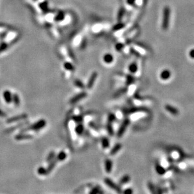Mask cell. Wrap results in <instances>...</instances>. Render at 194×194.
I'll return each instance as SVG.
<instances>
[{"label": "cell", "mask_w": 194, "mask_h": 194, "mask_svg": "<svg viewBox=\"0 0 194 194\" xmlns=\"http://www.w3.org/2000/svg\"><path fill=\"white\" fill-rule=\"evenodd\" d=\"M170 15H171V10L168 6L164 7L163 10V17H162V28L163 30H167L169 26L170 23Z\"/></svg>", "instance_id": "6da1fadb"}, {"label": "cell", "mask_w": 194, "mask_h": 194, "mask_svg": "<svg viewBox=\"0 0 194 194\" xmlns=\"http://www.w3.org/2000/svg\"><path fill=\"white\" fill-rule=\"evenodd\" d=\"M46 125V121L44 120H41L40 121H37L34 124L31 125L30 127L27 128H25L23 129L22 131H38L42 128H44Z\"/></svg>", "instance_id": "7a4b0ae2"}, {"label": "cell", "mask_w": 194, "mask_h": 194, "mask_svg": "<svg viewBox=\"0 0 194 194\" xmlns=\"http://www.w3.org/2000/svg\"><path fill=\"white\" fill-rule=\"evenodd\" d=\"M129 124H130V120H129L128 118H126V119L122 121L120 128L118 129V132H117V136H118V138H121L123 136Z\"/></svg>", "instance_id": "3957f363"}, {"label": "cell", "mask_w": 194, "mask_h": 194, "mask_svg": "<svg viewBox=\"0 0 194 194\" xmlns=\"http://www.w3.org/2000/svg\"><path fill=\"white\" fill-rule=\"evenodd\" d=\"M104 182L106 183V185L107 187H109V188H111L113 190H115L116 192L118 193H121V189L118 184H116V183H114L111 178H105L104 180Z\"/></svg>", "instance_id": "277c9868"}, {"label": "cell", "mask_w": 194, "mask_h": 194, "mask_svg": "<svg viewBox=\"0 0 194 194\" xmlns=\"http://www.w3.org/2000/svg\"><path fill=\"white\" fill-rule=\"evenodd\" d=\"M87 94L86 92H80V93H79V94H77V95H75V96H73V97L69 101L70 104L76 103V102H77L78 101H79V100H82V99H84V98H85L86 97H87Z\"/></svg>", "instance_id": "5b68a950"}, {"label": "cell", "mask_w": 194, "mask_h": 194, "mask_svg": "<svg viewBox=\"0 0 194 194\" xmlns=\"http://www.w3.org/2000/svg\"><path fill=\"white\" fill-rule=\"evenodd\" d=\"M97 77V73L96 72H94L93 73L91 74V77L89 79L88 82L87 84V88L89 89H91L93 86H94V83H95Z\"/></svg>", "instance_id": "8992f818"}, {"label": "cell", "mask_w": 194, "mask_h": 194, "mask_svg": "<svg viewBox=\"0 0 194 194\" xmlns=\"http://www.w3.org/2000/svg\"><path fill=\"white\" fill-rule=\"evenodd\" d=\"M27 118H28V116L26 115V114H22V115L16 116H14V117H12V118H9V119L7 120L6 122L7 123H12V122H16V121H21V120H26Z\"/></svg>", "instance_id": "52a82bcc"}, {"label": "cell", "mask_w": 194, "mask_h": 194, "mask_svg": "<svg viewBox=\"0 0 194 194\" xmlns=\"http://www.w3.org/2000/svg\"><path fill=\"white\" fill-rule=\"evenodd\" d=\"M165 109L167 111H168V113H170L173 116H177L179 113V111L174 106H171L170 104H166L165 106Z\"/></svg>", "instance_id": "ba28073f"}, {"label": "cell", "mask_w": 194, "mask_h": 194, "mask_svg": "<svg viewBox=\"0 0 194 194\" xmlns=\"http://www.w3.org/2000/svg\"><path fill=\"white\" fill-rule=\"evenodd\" d=\"M171 72L168 69H165L162 71L160 73V77L162 80H167L169 79L171 77Z\"/></svg>", "instance_id": "9c48e42d"}, {"label": "cell", "mask_w": 194, "mask_h": 194, "mask_svg": "<svg viewBox=\"0 0 194 194\" xmlns=\"http://www.w3.org/2000/svg\"><path fill=\"white\" fill-rule=\"evenodd\" d=\"M104 167L106 172L111 173L113 169V162L109 159H106L104 162Z\"/></svg>", "instance_id": "30bf717a"}, {"label": "cell", "mask_w": 194, "mask_h": 194, "mask_svg": "<svg viewBox=\"0 0 194 194\" xmlns=\"http://www.w3.org/2000/svg\"><path fill=\"white\" fill-rule=\"evenodd\" d=\"M121 148H122V145L121 143H117L116 145H114V146L112 148V149H111L110 151V155L111 156H113V155H115L118 152H119L120 150H121Z\"/></svg>", "instance_id": "8fae6325"}, {"label": "cell", "mask_w": 194, "mask_h": 194, "mask_svg": "<svg viewBox=\"0 0 194 194\" xmlns=\"http://www.w3.org/2000/svg\"><path fill=\"white\" fill-rule=\"evenodd\" d=\"M3 97H4V100L7 103H11L12 101V95L10 91H5L3 92Z\"/></svg>", "instance_id": "7c38bea8"}, {"label": "cell", "mask_w": 194, "mask_h": 194, "mask_svg": "<svg viewBox=\"0 0 194 194\" xmlns=\"http://www.w3.org/2000/svg\"><path fill=\"white\" fill-rule=\"evenodd\" d=\"M103 61L106 64H111V63L114 61V57H113V55L111 54V53H106V54L103 56Z\"/></svg>", "instance_id": "4fadbf2b"}, {"label": "cell", "mask_w": 194, "mask_h": 194, "mask_svg": "<svg viewBox=\"0 0 194 194\" xmlns=\"http://www.w3.org/2000/svg\"><path fill=\"white\" fill-rule=\"evenodd\" d=\"M33 138V136L30 134H20L16 135L15 136V139L16 140L18 141H21V140H30Z\"/></svg>", "instance_id": "5bb4252c"}, {"label": "cell", "mask_w": 194, "mask_h": 194, "mask_svg": "<svg viewBox=\"0 0 194 194\" xmlns=\"http://www.w3.org/2000/svg\"><path fill=\"white\" fill-rule=\"evenodd\" d=\"M155 170H156V172L158 173V175H164L166 173L165 169L159 163H156V165H155Z\"/></svg>", "instance_id": "9a60e30c"}, {"label": "cell", "mask_w": 194, "mask_h": 194, "mask_svg": "<svg viewBox=\"0 0 194 194\" xmlns=\"http://www.w3.org/2000/svg\"><path fill=\"white\" fill-rule=\"evenodd\" d=\"M138 67L136 62H132L128 66V70L131 73H136L138 71Z\"/></svg>", "instance_id": "2e32d148"}, {"label": "cell", "mask_w": 194, "mask_h": 194, "mask_svg": "<svg viewBox=\"0 0 194 194\" xmlns=\"http://www.w3.org/2000/svg\"><path fill=\"white\" fill-rule=\"evenodd\" d=\"M101 144H102V146L104 149H107L109 146L110 141L107 138L104 137L102 138V140H101Z\"/></svg>", "instance_id": "e0dca14e"}, {"label": "cell", "mask_w": 194, "mask_h": 194, "mask_svg": "<svg viewBox=\"0 0 194 194\" xmlns=\"http://www.w3.org/2000/svg\"><path fill=\"white\" fill-rule=\"evenodd\" d=\"M130 180L131 177L129 175H125L122 177H121V178L120 180V183L121 185L126 184V183H128L130 181Z\"/></svg>", "instance_id": "ac0fdd59"}, {"label": "cell", "mask_w": 194, "mask_h": 194, "mask_svg": "<svg viewBox=\"0 0 194 194\" xmlns=\"http://www.w3.org/2000/svg\"><path fill=\"white\" fill-rule=\"evenodd\" d=\"M84 126H83L81 123H79V124L75 127V132L77 134L80 135V134H82L83 132H84Z\"/></svg>", "instance_id": "d6986e66"}, {"label": "cell", "mask_w": 194, "mask_h": 194, "mask_svg": "<svg viewBox=\"0 0 194 194\" xmlns=\"http://www.w3.org/2000/svg\"><path fill=\"white\" fill-rule=\"evenodd\" d=\"M134 81H135V79H134V77L132 75H127L126 80V84L127 86H130L134 82Z\"/></svg>", "instance_id": "ffe728a7"}, {"label": "cell", "mask_w": 194, "mask_h": 194, "mask_svg": "<svg viewBox=\"0 0 194 194\" xmlns=\"http://www.w3.org/2000/svg\"><path fill=\"white\" fill-rule=\"evenodd\" d=\"M146 111V108L145 107H134V108L131 109L130 110H129L128 111V113H136V112H141V111Z\"/></svg>", "instance_id": "44dd1931"}, {"label": "cell", "mask_w": 194, "mask_h": 194, "mask_svg": "<svg viewBox=\"0 0 194 194\" xmlns=\"http://www.w3.org/2000/svg\"><path fill=\"white\" fill-rule=\"evenodd\" d=\"M67 157V154L65 153V152L62 151L61 152L59 153V154L58 155V156H57V161H59V162H62V161H64Z\"/></svg>", "instance_id": "7402d4cb"}, {"label": "cell", "mask_w": 194, "mask_h": 194, "mask_svg": "<svg viewBox=\"0 0 194 194\" xmlns=\"http://www.w3.org/2000/svg\"><path fill=\"white\" fill-rule=\"evenodd\" d=\"M107 131L108 132L110 136H113L114 135V129L113 127V123L111 122H107Z\"/></svg>", "instance_id": "603a6c76"}, {"label": "cell", "mask_w": 194, "mask_h": 194, "mask_svg": "<svg viewBox=\"0 0 194 194\" xmlns=\"http://www.w3.org/2000/svg\"><path fill=\"white\" fill-rule=\"evenodd\" d=\"M57 159L55 160H53V161H52V163H50V165H49V166L48 167V168H47V173H50L51 171H52V170H53V168H54L55 167L56 165V163H57Z\"/></svg>", "instance_id": "cb8c5ba5"}, {"label": "cell", "mask_w": 194, "mask_h": 194, "mask_svg": "<svg viewBox=\"0 0 194 194\" xmlns=\"http://www.w3.org/2000/svg\"><path fill=\"white\" fill-rule=\"evenodd\" d=\"M12 100H13L14 104H15V105L16 106H18L20 105V97L18 94H15L13 96Z\"/></svg>", "instance_id": "d4e9b609"}, {"label": "cell", "mask_w": 194, "mask_h": 194, "mask_svg": "<svg viewBox=\"0 0 194 194\" xmlns=\"http://www.w3.org/2000/svg\"><path fill=\"white\" fill-rule=\"evenodd\" d=\"M74 85L76 87H79L80 89H84L85 87V85L84 84V83L81 81V80H79V79H76L74 81Z\"/></svg>", "instance_id": "484cf974"}, {"label": "cell", "mask_w": 194, "mask_h": 194, "mask_svg": "<svg viewBox=\"0 0 194 194\" xmlns=\"http://www.w3.org/2000/svg\"><path fill=\"white\" fill-rule=\"evenodd\" d=\"M127 91V88H121L120 90H118L115 93V94L114 95V96L115 97H119L120 96L122 95L123 94H124L125 92Z\"/></svg>", "instance_id": "4316f807"}, {"label": "cell", "mask_w": 194, "mask_h": 194, "mask_svg": "<svg viewBox=\"0 0 194 194\" xmlns=\"http://www.w3.org/2000/svg\"><path fill=\"white\" fill-rule=\"evenodd\" d=\"M38 173L39 175H47V169L46 168H45L44 167H39V168H38Z\"/></svg>", "instance_id": "83f0119b"}, {"label": "cell", "mask_w": 194, "mask_h": 194, "mask_svg": "<svg viewBox=\"0 0 194 194\" xmlns=\"http://www.w3.org/2000/svg\"><path fill=\"white\" fill-rule=\"evenodd\" d=\"M116 120V116L114 114H113V113H110L109 114L108 116H107V122H111V123H113Z\"/></svg>", "instance_id": "f1b7e54d"}, {"label": "cell", "mask_w": 194, "mask_h": 194, "mask_svg": "<svg viewBox=\"0 0 194 194\" xmlns=\"http://www.w3.org/2000/svg\"><path fill=\"white\" fill-rule=\"evenodd\" d=\"M64 67H65V68L67 70H68V71H73V70H74L73 65H72L71 63H69V62L65 63V65H64Z\"/></svg>", "instance_id": "f546056e"}, {"label": "cell", "mask_w": 194, "mask_h": 194, "mask_svg": "<svg viewBox=\"0 0 194 194\" xmlns=\"http://www.w3.org/2000/svg\"><path fill=\"white\" fill-rule=\"evenodd\" d=\"M148 189H149V190H150V192L151 193H156V192H155V186H154V185L151 182H148Z\"/></svg>", "instance_id": "4dcf8cb0"}, {"label": "cell", "mask_w": 194, "mask_h": 194, "mask_svg": "<svg viewBox=\"0 0 194 194\" xmlns=\"http://www.w3.org/2000/svg\"><path fill=\"white\" fill-rule=\"evenodd\" d=\"M55 152H53V151H52V152H50V153H49L47 159V161L48 162H50L51 160H53V158L55 157Z\"/></svg>", "instance_id": "1f68e13d"}, {"label": "cell", "mask_w": 194, "mask_h": 194, "mask_svg": "<svg viewBox=\"0 0 194 194\" xmlns=\"http://www.w3.org/2000/svg\"><path fill=\"white\" fill-rule=\"evenodd\" d=\"M73 120H74L76 122H78V123H80V122L82 121L83 119H82V117L78 115V116H74L73 117Z\"/></svg>", "instance_id": "d6a6232c"}, {"label": "cell", "mask_w": 194, "mask_h": 194, "mask_svg": "<svg viewBox=\"0 0 194 194\" xmlns=\"http://www.w3.org/2000/svg\"><path fill=\"white\" fill-rule=\"evenodd\" d=\"M23 124L22 123V124H20L17 125V126H13V127H12V128H10V129H8V130H7L6 132V133H10V132H11V131H13L14 130L16 129H17V128H20V126H22Z\"/></svg>", "instance_id": "836d02e7"}, {"label": "cell", "mask_w": 194, "mask_h": 194, "mask_svg": "<svg viewBox=\"0 0 194 194\" xmlns=\"http://www.w3.org/2000/svg\"><path fill=\"white\" fill-rule=\"evenodd\" d=\"M100 193V189H99L98 187H94L89 192V194H97Z\"/></svg>", "instance_id": "e575fe53"}, {"label": "cell", "mask_w": 194, "mask_h": 194, "mask_svg": "<svg viewBox=\"0 0 194 194\" xmlns=\"http://www.w3.org/2000/svg\"><path fill=\"white\" fill-rule=\"evenodd\" d=\"M116 49L118 51H121L122 48H123V45L121 44H118L116 45Z\"/></svg>", "instance_id": "d590c367"}, {"label": "cell", "mask_w": 194, "mask_h": 194, "mask_svg": "<svg viewBox=\"0 0 194 194\" xmlns=\"http://www.w3.org/2000/svg\"><path fill=\"white\" fill-rule=\"evenodd\" d=\"M123 193L125 194H131L133 193V191L131 188H129V189H126V190L123 192Z\"/></svg>", "instance_id": "8d00e7d4"}, {"label": "cell", "mask_w": 194, "mask_h": 194, "mask_svg": "<svg viewBox=\"0 0 194 194\" xmlns=\"http://www.w3.org/2000/svg\"><path fill=\"white\" fill-rule=\"evenodd\" d=\"M6 116L7 114H6L4 111H3L1 109H0V117H1V118H5V117Z\"/></svg>", "instance_id": "74e56055"}, {"label": "cell", "mask_w": 194, "mask_h": 194, "mask_svg": "<svg viewBox=\"0 0 194 194\" xmlns=\"http://www.w3.org/2000/svg\"><path fill=\"white\" fill-rule=\"evenodd\" d=\"M189 56H190L192 58H193V59H194V49H192L190 52H189Z\"/></svg>", "instance_id": "f35d334b"}, {"label": "cell", "mask_w": 194, "mask_h": 194, "mask_svg": "<svg viewBox=\"0 0 194 194\" xmlns=\"http://www.w3.org/2000/svg\"><path fill=\"white\" fill-rule=\"evenodd\" d=\"M122 24H121V23H120V24H117V25H116L115 26H114V28H116L115 29V30H119V29H121V28L122 27Z\"/></svg>", "instance_id": "ab89813d"}, {"label": "cell", "mask_w": 194, "mask_h": 194, "mask_svg": "<svg viewBox=\"0 0 194 194\" xmlns=\"http://www.w3.org/2000/svg\"><path fill=\"white\" fill-rule=\"evenodd\" d=\"M127 1H128V4H130V5H132V4H133L134 3L135 0H128Z\"/></svg>", "instance_id": "60d3db41"}]
</instances>
